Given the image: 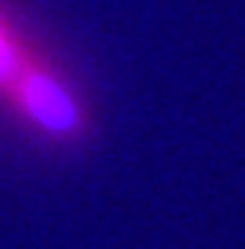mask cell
<instances>
[{
  "mask_svg": "<svg viewBox=\"0 0 245 249\" xmlns=\"http://www.w3.org/2000/svg\"><path fill=\"white\" fill-rule=\"evenodd\" d=\"M0 107L8 110L26 132L40 136L44 143H55V147H73L92 128L85 95L77 92L70 73L40 48L22 66V73L8 88V95L0 99Z\"/></svg>",
  "mask_w": 245,
  "mask_h": 249,
  "instance_id": "6da1fadb",
  "label": "cell"
},
{
  "mask_svg": "<svg viewBox=\"0 0 245 249\" xmlns=\"http://www.w3.org/2000/svg\"><path fill=\"white\" fill-rule=\"evenodd\" d=\"M33 52H37V44L30 40L22 18L11 11V4L0 0V99L8 95V88L15 85L22 66L33 59Z\"/></svg>",
  "mask_w": 245,
  "mask_h": 249,
  "instance_id": "7a4b0ae2",
  "label": "cell"
}]
</instances>
